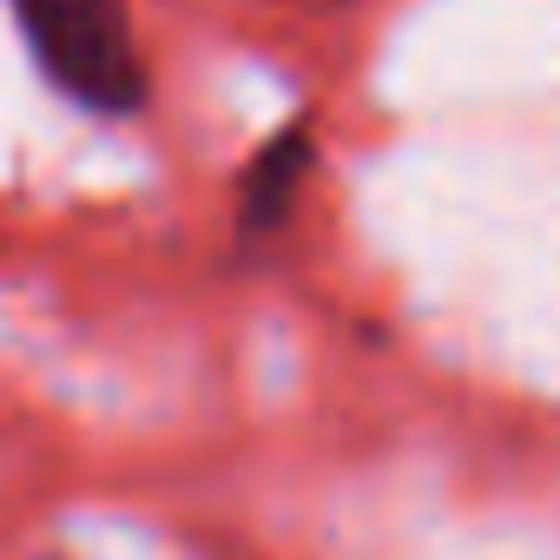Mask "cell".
Returning a JSON list of instances; mask_svg holds the SVG:
<instances>
[{"label": "cell", "instance_id": "obj_2", "mask_svg": "<svg viewBox=\"0 0 560 560\" xmlns=\"http://www.w3.org/2000/svg\"><path fill=\"white\" fill-rule=\"evenodd\" d=\"M304 165H311V139H304V132L270 139V145L257 152L250 178H244V218H250V224H277V218H284V205H291Z\"/></svg>", "mask_w": 560, "mask_h": 560}, {"label": "cell", "instance_id": "obj_1", "mask_svg": "<svg viewBox=\"0 0 560 560\" xmlns=\"http://www.w3.org/2000/svg\"><path fill=\"white\" fill-rule=\"evenodd\" d=\"M40 73L86 113H132L145 100V67L119 0H8Z\"/></svg>", "mask_w": 560, "mask_h": 560}]
</instances>
